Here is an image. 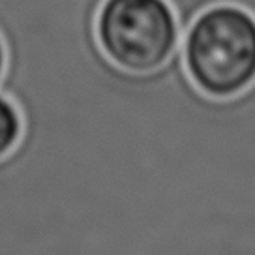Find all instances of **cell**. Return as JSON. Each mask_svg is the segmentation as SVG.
<instances>
[{
    "label": "cell",
    "mask_w": 255,
    "mask_h": 255,
    "mask_svg": "<svg viewBox=\"0 0 255 255\" xmlns=\"http://www.w3.org/2000/svg\"><path fill=\"white\" fill-rule=\"evenodd\" d=\"M4 66H6V53H4V45H2V41H0V77H2V73H4Z\"/></svg>",
    "instance_id": "277c9868"
},
{
    "label": "cell",
    "mask_w": 255,
    "mask_h": 255,
    "mask_svg": "<svg viewBox=\"0 0 255 255\" xmlns=\"http://www.w3.org/2000/svg\"><path fill=\"white\" fill-rule=\"evenodd\" d=\"M98 43L117 68L150 75L178 47V21L167 0H105L96 19Z\"/></svg>",
    "instance_id": "7a4b0ae2"
},
{
    "label": "cell",
    "mask_w": 255,
    "mask_h": 255,
    "mask_svg": "<svg viewBox=\"0 0 255 255\" xmlns=\"http://www.w3.org/2000/svg\"><path fill=\"white\" fill-rule=\"evenodd\" d=\"M182 58L199 92L237 98L255 85V17L233 4L205 9L184 38Z\"/></svg>",
    "instance_id": "6da1fadb"
},
{
    "label": "cell",
    "mask_w": 255,
    "mask_h": 255,
    "mask_svg": "<svg viewBox=\"0 0 255 255\" xmlns=\"http://www.w3.org/2000/svg\"><path fill=\"white\" fill-rule=\"evenodd\" d=\"M23 131V122L13 104L0 96V158L13 150Z\"/></svg>",
    "instance_id": "3957f363"
}]
</instances>
